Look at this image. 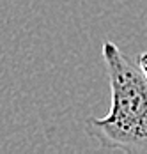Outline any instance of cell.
Instances as JSON below:
<instances>
[{
    "mask_svg": "<svg viewBox=\"0 0 147 154\" xmlns=\"http://www.w3.org/2000/svg\"><path fill=\"white\" fill-rule=\"evenodd\" d=\"M101 55L112 103L105 117H89L85 131L103 149L147 154V78L112 41L103 43Z\"/></svg>",
    "mask_w": 147,
    "mask_h": 154,
    "instance_id": "6da1fadb",
    "label": "cell"
},
{
    "mask_svg": "<svg viewBox=\"0 0 147 154\" xmlns=\"http://www.w3.org/2000/svg\"><path fill=\"white\" fill-rule=\"evenodd\" d=\"M136 64H138L140 71L144 73V76L147 78V51H142V53L138 55V59H136Z\"/></svg>",
    "mask_w": 147,
    "mask_h": 154,
    "instance_id": "7a4b0ae2",
    "label": "cell"
}]
</instances>
